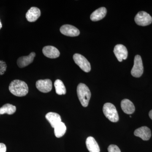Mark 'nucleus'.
Masks as SVG:
<instances>
[{"label": "nucleus", "mask_w": 152, "mask_h": 152, "mask_svg": "<svg viewBox=\"0 0 152 152\" xmlns=\"http://www.w3.org/2000/svg\"><path fill=\"white\" fill-rule=\"evenodd\" d=\"M7 65L5 62L0 61V76L2 75L7 70Z\"/></svg>", "instance_id": "nucleus-21"}, {"label": "nucleus", "mask_w": 152, "mask_h": 152, "mask_svg": "<svg viewBox=\"0 0 152 152\" xmlns=\"http://www.w3.org/2000/svg\"><path fill=\"white\" fill-rule=\"evenodd\" d=\"M41 15V11L38 8L32 7L28 10L26 14V18L28 21H36Z\"/></svg>", "instance_id": "nucleus-13"}, {"label": "nucleus", "mask_w": 152, "mask_h": 152, "mask_svg": "<svg viewBox=\"0 0 152 152\" xmlns=\"http://www.w3.org/2000/svg\"><path fill=\"white\" fill-rule=\"evenodd\" d=\"M74 61L80 68L86 72H89L91 70L89 62L83 56L80 54L76 53L73 56Z\"/></svg>", "instance_id": "nucleus-5"}, {"label": "nucleus", "mask_w": 152, "mask_h": 152, "mask_svg": "<svg viewBox=\"0 0 152 152\" xmlns=\"http://www.w3.org/2000/svg\"><path fill=\"white\" fill-rule=\"evenodd\" d=\"M16 107L15 106L10 104H7L0 108V115L7 114L12 115L15 113Z\"/></svg>", "instance_id": "nucleus-19"}, {"label": "nucleus", "mask_w": 152, "mask_h": 152, "mask_svg": "<svg viewBox=\"0 0 152 152\" xmlns=\"http://www.w3.org/2000/svg\"></svg>", "instance_id": "nucleus-26"}, {"label": "nucleus", "mask_w": 152, "mask_h": 152, "mask_svg": "<svg viewBox=\"0 0 152 152\" xmlns=\"http://www.w3.org/2000/svg\"><path fill=\"white\" fill-rule=\"evenodd\" d=\"M54 86L57 94L59 95L66 94V90L64 83L61 80H57L55 82Z\"/></svg>", "instance_id": "nucleus-20"}, {"label": "nucleus", "mask_w": 152, "mask_h": 152, "mask_svg": "<svg viewBox=\"0 0 152 152\" xmlns=\"http://www.w3.org/2000/svg\"><path fill=\"white\" fill-rule=\"evenodd\" d=\"M143 69L141 57L139 55H137L135 56L134 65L131 71V74L135 77H140L143 73Z\"/></svg>", "instance_id": "nucleus-4"}, {"label": "nucleus", "mask_w": 152, "mask_h": 152, "mask_svg": "<svg viewBox=\"0 0 152 152\" xmlns=\"http://www.w3.org/2000/svg\"><path fill=\"white\" fill-rule=\"evenodd\" d=\"M9 88L10 92L17 96H24L28 92L27 84L25 82L18 80H14L11 82Z\"/></svg>", "instance_id": "nucleus-1"}, {"label": "nucleus", "mask_w": 152, "mask_h": 152, "mask_svg": "<svg viewBox=\"0 0 152 152\" xmlns=\"http://www.w3.org/2000/svg\"><path fill=\"white\" fill-rule=\"evenodd\" d=\"M60 30L61 34L68 37H77L80 34L78 29L70 25H63L60 28Z\"/></svg>", "instance_id": "nucleus-8"}, {"label": "nucleus", "mask_w": 152, "mask_h": 152, "mask_svg": "<svg viewBox=\"0 0 152 152\" xmlns=\"http://www.w3.org/2000/svg\"><path fill=\"white\" fill-rule=\"evenodd\" d=\"M104 115L112 122H117L119 120V116L115 107L113 104L106 103L103 107Z\"/></svg>", "instance_id": "nucleus-3"}, {"label": "nucleus", "mask_w": 152, "mask_h": 152, "mask_svg": "<svg viewBox=\"0 0 152 152\" xmlns=\"http://www.w3.org/2000/svg\"><path fill=\"white\" fill-rule=\"evenodd\" d=\"M107 10L105 7H101L93 12L91 15V20L93 21H97L105 17Z\"/></svg>", "instance_id": "nucleus-17"}, {"label": "nucleus", "mask_w": 152, "mask_h": 152, "mask_svg": "<svg viewBox=\"0 0 152 152\" xmlns=\"http://www.w3.org/2000/svg\"><path fill=\"white\" fill-rule=\"evenodd\" d=\"M108 152H121L118 147L115 145H110L108 148Z\"/></svg>", "instance_id": "nucleus-22"}, {"label": "nucleus", "mask_w": 152, "mask_h": 152, "mask_svg": "<svg viewBox=\"0 0 152 152\" xmlns=\"http://www.w3.org/2000/svg\"><path fill=\"white\" fill-rule=\"evenodd\" d=\"M77 94L82 106L87 107L91 99V93L89 89L85 84H79L77 87Z\"/></svg>", "instance_id": "nucleus-2"}, {"label": "nucleus", "mask_w": 152, "mask_h": 152, "mask_svg": "<svg viewBox=\"0 0 152 152\" xmlns=\"http://www.w3.org/2000/svg\"><path fill=\"white\" fill-rule=\"evenodd\" d=\"M54 129L55 136L57 138L63 137L66 131V127L62 122H61L56 125Z\"/></svg>", "instance_id": "nucleus-18"}, {"label": "nucleus", "mask_w": 152, "mask_h": 152, "mask_svg": "<svg viewBox=\"0 0 152 152\" xmlns=\"http://www.w3.org/2000/svg\"><path fill=\"white\" fill-rule=\"evenodd\" d=\"M45 118L53 128H54L56 125L61 122V116L56 113L53 112L48 113L46 115Z\"/></svg>", "instance_id": "nucleus-15"}, {"label": "nucleus", "mask_w": 152, "mask_h": 152, "mask_svg": "<svg viewBox=\"0 0 152 152\" xmlns=\"http://www.w3.org/2000/svg\"><path fill=\"white\" fill-rule=\"evenodd\" d=\"M114 53L117 59L120 62L127 58L128 53L126 47L122 45H117L114 49Z\"/></svg>", "instance_id": "nucleus-9"}, {"label": "nucleus", "mask_w": 152, "mask_h": 152, "mask_svg": "<svg viewBox=\"0 0 152 152\" xmlns=\"http://www.w3.org/2000/svg\"><path fill=\"white\" fill-rule=\"evenodd\" d=\"M7 147L4 144L0 143V152H6Z\"/></svg>", "instance_id": "nucleus-23"}, {"label": "nucleus", "mask_w": 152, "mask_h": 152, "mask_svg": "<svg viewBox=\"0 0 152 152\" xmlns=\"http://www.w3.org/2000/svg\"><path fill=\"white\" fill-rule=\"evenodd\" d=\"M36 87L41 92L47 93L51 91L53 84L50 79L40 80L36 83Z\"/></svg>", "instance_id": "nucleus-7"}, {"label": "nucleus", "mask_w": 152, "mask_h": 152, "mask_svg": "<svg viewBox=\"0 0 152 152\" xmlns=\"http://www.w3.org/2000/svg\"><path fill=\"white\" fill-rule=\"evenodd\" d=\"M2 27V24L0 20V29Z\"/></svg>", "instance_id": "nucleus-25"}, {"label": "nucleus", "mask_w": 152, "mask_h": 152, "mask_svg": "<svg viewBox=\"0 0 152 152\" xmlns=\"http://www.w3.org/2000/svg\"><path fill=\"white\" fill-rule=\"evenodd\" d=\"M121 107L124 113L127 114L133 113L135 110L134 104L127 99H124L121 101Z\"/></svg>", "instance_id": "nucleus-14"}, {"label": "nucleus", "mask_w": 152, "mask_h": 152, "mask_svg": "<svg viewBox=\"0 0 152 152\" xmlns=\"http://www.w3.org/2000/svg\"><path fill=\"white\" fill-rule=\"evenodd\" d=\"M149 115L150 118H151V119L152 120V110H151L150 111L149 113Z\"/></svg>", "instance_id": "nucleus-24"}, {"label": "nucleus", "mask_w": 152, "mask_h": 152, "mask_svg": "<svg viewBox=\"0 0 152 152\" xmlns=\"http://www.w3.org/2000/svg\"><path fill=\"white\" fill-rule=\"evenodd\" d=\"M134 134L145 141L148 140L151 137V130L147 126H142L137 129L134 132Z\"/></svg>", "instance_id": "nucleus-10"}, {"label": "nucleus", "mask_w": 152, "mask_h": 152, "mask_svg": "<svg viewBox=\"0 0 152 152\" xmlns=\"http://www.w3.org/2000/svg\"><path fill=\"white\" fill-rule=\"evenodd\" d=\"M134 20L137 24L142 26H148L152 23V17L144 11L139 12L135 17Z\"/></svg>", "instance_id": "nucleus-6"}, {"label": "nucleus", "mask_w": 152, "mask_h": 152, "mask_svg": "<svg viewBox=\"0 0 152 152\" xmlns=\"http://www.w3.org/2000/svg\"><path fill=\"white\" fill-rule=\"evenodd\" d=\"M35 56V53L32 52L28 56L20 57L17 61L18 66L21 68L27 66L33 62Z\"/></svg>", "instance_id": "nucleus-11"}, {"label": "nucleus", "mask_w": 152, "mask_h": 152, "mask_svg": "<svg viewBox=\"0 0 152 152\" xmlns=\"http://www.w3.org/2000/svg\"><path fill=\"white\" fill-rule=\"evenodd\" d=\"M43 54L50 58H56L59 56V51L56 47L52 46H47L44 47L42 50Z\"/></svg>", "instance_id": "nucleus-12"}, {"label": "nucleus", "mask_w": 152, "mask_h": 152, "mask_svg": "<svg viewBox=\"0 0 152 152\" xmlns=\"http://www.w3.org/2000/svg\"><path fill=\"white\" fill-rule=\"evenodd\" d=\"M87 149L90 152H100V148L95 139L92 137H89L86 140Z\"/></svg>", "instance_id": "nucleus-16"}]
</instances>
